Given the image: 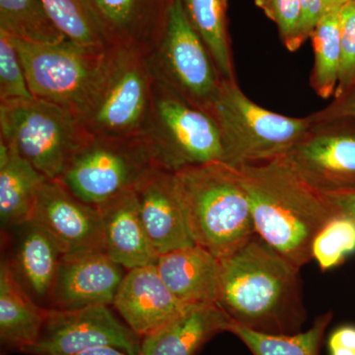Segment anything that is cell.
<instances>
[{"instance_id":"37","label":"cell","mask_w":355,"mask_h":355,"mask_svg":"<svg viewBox=\"0 0 355 355\" xmlns=\"http://www.w3.org/2000/svg\"><path fill=\"white\" fill-rule=\"evenodd\" d=\"M77 355H128L123 349H118L112 345H102V347H96L93 349L84 350Z\"/></svg>"},{"instance_id":"12","label":"cell","mask_w":355,"mask_h":355,"mask_svg":"<svg viewBox=\"0 0 355 355\" xmlns=\"http://www.w3.org/2000/svg\"><path fill=\"white\" fill-rule=\"evenodd\" d=\"M141 342V336L114 316L110 306L69 311L49 309L38 340L23 354L77 355L93 347L112 345L128 355H139Z\"/></svg>"},{"instance_id":"3","label":"cell","mask_w":355,"mask_h":355,"mask_svg":"<svg viewBox=\"0 0 355 355\" xmlns=\"http://www.w3.org/2000/svg\"><path fill=\"white\" fill-rule=\"evenodd\" d=\"M196 244L225 258L257 235L251 205L234 167L217 161L176 172Z\"/></svg>"},{"instance_id":"39","label":"cell","mask_w":355,"mask_h":355,"mask_svg":"<svg viewBox=\"0 0 355 355\" xmlns=\"http://www.w3.org/2000/svg\"><path fill=\"white\" fill-rule=\"evenodd\" d=\"M139 355H142L141 352H140V354Z\"/></svg>"},{"instance_id":"10","label":"cell","mask_w":355,"mask_h":355,"mask_svg":"<svg viewBox=\"0 0 355 355\" xmlns=\"http://www.w3.org/2000/svg\"><path fill=\"white\" fill-rule=\"evenodd\" d=\"M153 76L197 108L209 112L223 78L207 46L174 0L164 30L147 55Z\"/></svg>"},{"instance_id":"13","label":"cell","mask_w":355,"mask_h":355,"mask_svg":"<svg viewBox=\"0 0 355 355\" xmlns=\"http://www.w3.org/2000/svg\"><path fill=\"white\" fill-rule=\"evenodd\" d=\"M32 220L55 238L62 254L105 251L99 209L74 197L58 181L44 184Z\"/></svg>"},{"instance_id":"25","label":"cell","mask_w":355,"mask_h":355,"mask_svg":"<svg viewBox=\"0 0 355 355\" xmlns=\"http://www.w3.org/2000/svg\"><path fill=\"white\" fill-rule=\"evenodd\" d=\"M333 313L320 315L307 331L294 335H266L231 324L228 333L237 336L253 355H319Z\"/></svg>"},{"instance_id":"34","label":"cell","mask_w":355,"mask_h":355,"mask_svg":"<svg viewBox=\"0 0 355 355\" xmlns=\"http://www.w3.org/2000/svg\"><path fill=\"white\" fill-rule=\"evenodd\" d=\"M301 9V35L304 43L324 14L323 0H299Z\"/></svg>"},{"instance_id":"38","label":"cell","mask_w":355,"mask_h":355,"mask_svg":"<svg viewBox=\"0 0 355 355\" xmlns=\"http://www.w3.org/2000/svg\"><path fill=\"white\" fill-rule=\"evenodd\" d=\"M349 1L352 0H323L324 13L331 10H340Z\"/></svg>"},{"instance_id":"27","label":"cell","mask_w":355,"mask_h":355,"mask_svg":"<svg viewBox=\"0 0 355 355\" xmlns=\"http://www.w3.org/2000/svg\"><path fill=\"white\" fill-rule=\"evenodd\" d=\"M340 10L324 13L310 37L314 44L315 55L311 87L323 99L335 95L338 83L342 60Z\"/></svg>"},{"instance_id":"30","label":"cell","mask_w":355,"mask_h":355,"mask_svg":"<svg viewBox=\"0 0 355 355\" xmlns=\"http://www.w3.org/2000/svg\"><path fill=\"white\" fill-rule=\"evenodd\" d=\"M32 98L12 40L6 33L0 31V102Z\"/></svg>"},{"instance_id":"28","label":"cell","mask_w":355,"mask_h":355,"mask_svg":"<svg viewBox=\"0 0 355 355\" xmlns=\"http://www.w3.org/2000/svg\"><path fill=\"white\" fill-rule=\"evenodd\" d=\"M51 19L67 39L94 49L112 46L103 34L89 0H43Z\"/></svg>"},{"instance_id":"31","label":"cell","mask_w":355,"mask_h":355,"mask_svg":"<svg viewBox=\"0 0 355 355\" xmlns=\"http://www.w3.org/2000/svg\"><path fill=\"white\" fill-rule=\"evenodd\" d=\"M254 3L277 25L280 40L287 50H299L304 44L299 0H254Z\"/></svg>"},{"instance_id":"18","label":"cell","mask_w":355,"mask_h":355,"mask_svg":"<svg viewBox=\"0 0 355 355\" xmlns=\"http://www.w3.org/2000/svg\"><path fill=\"white\" fill-rule=\"evenodd\" d=\"M8 230L13 231L15 238L11 258L4 261L25 291L39 305L49 309L51 289L64 254L62 249L55 238L35 221Z\"/></svg>"},{"instance_id":"21","label":"cell","mask_w":355,"mask_h":355,"mask_svg":"<svg viewBox=\"0 0 355 355\" xmlns=\"http://www.w3.org/2000/svg\"><path fill=\"white\" fill-rule=\"evenodd\" d=\"M230 319L217 304L193 305L162 328L144 336L142 355H195L218 334L229 331Z\"/></svg>"},{"instance_id":"22","label":"cell","mask_w":355,"mask_h":355,"mask_svg":"<svg viewBox=\"0 0 355 355\" xmlns=\"http://www.w3.org/2000/svg\"><path fill=\"white\" fill-rule=\"evenodd\" d=\"M49 309L25 291L6 261L0 265L1 352H21L38 340Z\"/></svg>"},{"instance_id":"35","label":"cell","mask_w":355,"mask_h":355,"mask_svg":"<svg viewBox=\"0 0 355 355\" xmlns=\"http://www.w3.org/2000/svg\"><path fill=\"white\" fill-rule=\"evenodd\" d=\"M330 355H355V326H342L329 336Z\"/></svg>"},{"instance_id":"23","label":"cell","mask_w":355,"mask_h":355,"mask_svg":"<svg viewBox=\"0 0 355 355\" xmlns=\"http://www.w3.org/2000/svg\"><path fill=\"white\" fill-rule=\"evenodd\" d=\"M48 181L14 149L0 141V220L2 231L32 220L39 193Z\"/></svg>"},{"instance_id":"29","label":"cell","mask_w":355,"mask_h":355,"mask_svg":"<svg viewBox=\"0 0 355 355\" xmlns=\"http://www.w3.org/2000/svg\"><path fill=\"white\" fill-rule=\"evenodd\" d=\"M355 252V220L336 214L324 223L313 241L312 260L326 272L340 266Z\"/></svg>"},{"instance_id":"11","label":"cell","mask_w":355,"mask_h":355,"mask_svg":"<svg viewBox=\"0 0 355 355\" xmlns=\"http://www.w3.org/2000/svg\"><path fill=\"white\" fill-rule=\"evenodd\" d=\"M279 157L315 190H355V119L313 121L305 137Z\"/></svg>"},{"instance_id":"1","label":"cell","mask_w":355,"mask_h":355,"mask_svg":"<svg viewBox=\"0 0 355 355\" xmlns=\"http://www.w3.org/2000/svg\"><path fill=\"white\" fill-rule=\"evenodd\" d=\"M220 263L216 304L233 323L266 335L302 331L307 312L300 268L258 234Z\"/></svg>"},{"instance_id":"17","label":"cell","mask_w":355,"mask_h":355,"mask_svg":"<svg viewBox=\"0 0 355 355\" xmlns=\"http://www.w3.org/2000/svg\"><path fill=\"white\" fill-rule=\"evenodd\" d=\"M107 41L148 55L157 44L174 0H89Z\"/></svg>"},{"instance_id":"7","label":"cell","mask_w":355,"mask_h":355,"mask_svg":"<svg viewBox=\"0 0 355 355\" xmlns=\"http://www.w3.org/2000/svg\"><path fill=\"white\" fill-rule=\"evenodd\" d=\"M159 168L162 169L144 135H90L58 181L74 197L98 207L125 191H135Z\"/></svg>"},{"instance_id":"33","label":"cell","mask_w":355,"mask_h":355,"mask_svg":"<svg viewBox=\"0 0 355 355\" xmlns=\"http://www.w3.org/2000/svg\"><path fill=\"white\" fill-rule=\"evenodd\" d=\"M309 116L313 121L355 119V86L340 97L334 98V101L324 109Z\"/></svg>"},{"instance_id":"19","label":"cell","mask_w":355,"mask_h":355,"mask_svg":"<svg viewBox=\"0 0 355 355\" xmlns=\"http://www.w3.org/2000/svg\"><path fill=\"white\" fill-rule=\"evenodd\" d=\"M155 266L161 279L181 302L216 304L221 263L202 247L193 245L160 254Z\"/></svg>"},{"instance_id":"6","label":"cell","mask_w":355,"mask_h":355,"mask_svg":"<svg viewBox=\"0 0 355 355\" xmlns=\"http://www.w3.org/2000/svg\"><path fill=\"white\" fill-rule=\"evenodd\" d=\"M89 135L76 114L58 105L36 98L0 102V141L50 181L62 177Z\"/></svg>"},{"instance_id":"36","label":"cell","mask_w":355,"mask_h":355,"mask_svg":"<svg viewBox=\"0 0 355 355\" xmlns=\"http://www.w3.org/2000/svg\"><path fill=\"white\" fill-rule=\"evenodd\" d=\"M322 195L336 214H345L355 220V190L326 191Z\"/></svg>"},{"instance_id":"24","label":"cell","mask_w":355,"mask_h":355,"mask_svg":"<svg viewBox=\"0 0 355 355\" xmlns=\"http://www.w3.org/2000/svg\"><path fill=\"white\" fill-rule=\"evenodd\" d=\"M189 22L207 46L222 78L236 81L227 23V0H181Z\"/></svg>"},{"instance_id":"2","label":"cell","mask_w":355,"mask_h":355,"mask_svg":"<svg viewBox=\"0 0 355 355\" xmlns=\"http://www.w3.org/2000/svg\"><path fill=\"white\" fill-rule=\"evenodd\" d=\"M234 168L249 198L257 234L298 268L312 261L317 233L336 214L321 191L280 157Z\"/></svg>"},{"instance_id":"26","label":"cell","mask_w":355,"mask_h":355,"mask_svg":"<svg viewBox=\"0 0 355 355\" xmlns=\"http://www.w3.org/2000/svg\"><path fill=\"white\" fill-rule=\"evenodd\" d=\"M0 31L34 44H58L67 39L43 0H0Z\"/></svg>"},{"instance_id":"14","label":"cell","mask_w":355,"mask_h":355,"mask_svg":"<svg viewBox=\"0 0 355 355\" xmlns=\"http://www.w3.org/2000/svg\"><path fill=\"white\" fill-rule=\"evenodd\" d=\"M125 270L105 251L62 254L49 309L69 311L113 305Z\"/></svg>"},{"instance_id":"4","label":"cell","mask_w":355,"mask_h":355,"mask_svg":"<svg viewBox=\"0 0 355 355\" xmlns=\"http://www.w3.org/2000/svg\"><path fill=\"white\" fill-rule=\"evenodd\" d=\"M207 114L220 132L222 162L232 167L284 155L313 125L310 116L291 118L261 108L242 92L237 81L225 79Z\"/></svg>"},{"instance_id":"20","label":"cell","mask_w":355,"mask_h":355,"mask_svg":"<svg viewBox=\"0 0 355 355\" xmlns=\"http://www.w3.org/2000/svg\"><path fill=\"white\" fill-rule=\"evenodd\" d=\"M104 230L105 252L130 270L155 263L154 254L142 223L135 191L121 193L98 205Z\"/></svg>"},{"instance_id":"9","label":"cell","mask_w":355,"mask_h":355,"mask_svg":"<svg viewBox=\"0 0 355 355\" xmlns=\"http://www.w3.org/2000/svg\"><path fill=\"white\" fill-rule=\"evenodd\" d=\"M10 38L33 97L80 116L101 76L111 46L88 48L69 39L58 44H34Z\"/></svg>"},{"instance_id":"16","label":"cell","mask_w":355,"mask_h":355,"mask_svg":"<svg viewBox=\"0 0 355 355\" xmlns=\"http://www.w3.org/2000/svg\"><path fill=\"white\" fill-rule=\"evenodd\" d=\"M114 309L137 335H150L191 306L175 297L155 263L127 270L116 291Z\"/></svg>"},{"instance_id":"32","label":"cell","mask_w":355,"mask_h":355,"mask_svg":"<svg viewBox=\"0 0 355 355\" xmlns=\"http://www.w3.org/2000/svg\"><path fill=\"white\" fill-rule=\"evenodd\" d=\"M340 46L342 60L334 98L340 97L355 86V0L340 10Z\"/></svg>"},{"instance_id":"5","label":"cell","mask_w":355,"mask_h":355,"mask_svg":"<svg viewBox=\"0 0 355 355\" xmlns=\"http://www.w3.org/2000/svg\"><path fill=\"white\" fill-rule=\"evenodd\" d=\"M154 81L146 53L112 46L101 76L79 116L86 132L96 137L144 135Z\"/></svg>"},{"instance_id":"15","label":"cell","mask_w":355,"mask_h":355,"mask_svg":"<svg viewBox=\"0 0 355 355\" xmlns=\"http://www.w3.org/2000/svg\"><path fill=\"white\" fill-rule=\"evenodd\" d=\"M140 216L156 256L196 244L176 172L156 169L135 189Z\"/></svg>"},{"instance_id":"8","label":"cell","mask_w":355,"mask_h":355,"mask_svg":"<svg viewBox=\"0 0 355 355\" xmlns=\"http://www.w3.org/2000/svg\"><path fill=\"white\" fill-rule=\"evenodd\" d=\"M144 137L158 165L167 171L223 160L214 119L156 78Z\"/></svg>"}]
</instances>
